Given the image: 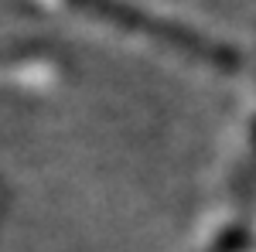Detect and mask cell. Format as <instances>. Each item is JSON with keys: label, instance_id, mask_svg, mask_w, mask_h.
<instances>
[{"label": "cell", "instance_id": "6da1fadb", "mask_svg": "<svg viewBox=\"0 0 256 252\" xmlns=\"http://www.w3.org/2000/svg\"><path fill=\"white\" fill-rule=\"evenodd\" d=\"M44 3L58 7L68 17L92 24V27H106L113 34L144 41L168 55L192 58L202 68H212V72H236L239 68L236 48H229L216 34L195 27L192 20L158 7L154 0H44Z\"/></svg>", "mask_w": 256, "mask_h": 252}, {"label": "cell", "instance_id": "7a4b0ae2", "mask_svg": "<svg viewBox=\"0 0 256 252\" xmlns=\"http://www.w3.org/2000/svg\"><path fill=\"white\" fill-rule=\"evenodd\" d=\"M62 72V58L41 41H20L0 34V82L20 89H48Z\"/></svg>", "mask_w": 256, "mask_h": 252}]
</instances>
